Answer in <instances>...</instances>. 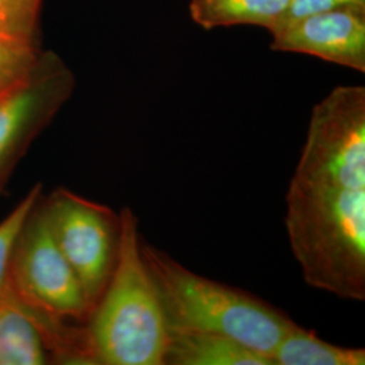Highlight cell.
<instances>
[{"instance_id":"6da1fadb","label":"cell","mask_w":365,"mask_h":365,"mask_svg":"<svg viewBox=\"0 0 365 365\" xmlns=\"http://www.w3.org/2000/svg\"><path fill=\"white\" fill-rule=\"evenodd\" d=\"M288 241L310 287L365 299V87L314 106L286 195Z\"/></svg>"},{"instance_id":"7a4b0ae2","label":"cell","mask_w":365,"mask_h":365,"mask_svg":"<svg viewBox=\"0 0 365 365\" xmlns=\"http://www.w3.org/2000/svg\"><path fill=\"white\" fill-rule=\"evenodd\" d=\"M117 264L86 331L96 364L164 365L170 325L141 252L138 220L120 210Z\"/></svg>"},{"instance_id":"3957f363","label":"cell","mask_w":365,"mask_h":365,"mask_svg":"<svg viewBox=\"0 0 365 365\" xmlns=\"http://www.w3.org/2000/svg\"><path fill=\"white\" fill-rule=\"evenodd\" d=\"M141 252L170 327L222 334L272 359L280 339L295 325L272 304L240 288L194 274L143 240Z\"/></svg>"},{"instance_id":"277c9868","label":"cell","mask_w":365,"mask_h":365,"mask_svg":"<svg viewBox=\"0 0 365 365\" xmlns=\"http://www.w3.org/2000/svg\"><path fill=\"white\" fill-rule=\"evenodd\" d=\"M41 196L14 245L6 286L25 306L64 321L91 314L78 276L58 248Z\"/></svg>"},{"instance_id":"5b68a950","label":"cell","mask_w":365,"mask_h":365,"mask_svg":"<svg viewBox=\"0 0 365 365\" xmlns=\"http://www.w3.org/2000/svg\"><path fill=\"white\" fill-rule=\"evenodd\" d=\"M42 202L54 240L78 276L92 312L117 264L119 214L63 187Z\"/></svg>"},{"instance_id":"8992f818","label":"cell","mask_w":365,"mask_h":365,"mask_svg":"<svg viewBox=\"0 0 365 365\" xmlns=\"http://www.w3.org/2000/svg\"><path fill=\"white\" fill-rule=\"evenodd\" d=\"M75 78L54 54H42L33 75L0 98V194L27 149L69 99Z\"/></svg>"},{"instance_id":"52a82bcc","label":"cell","mask_w":365,"mask_h":365,"mask_svg":"<svg viewBox=\"0 0 365 365\" xmlns=\"http://www.w3.org/2000/svg\"><path fill=\"white\" fill-rule=\"evenodd\" d=\"M274 52L300 53L365 72V6L314 14L271 33Z\"/></svg>"},{"instance_id":"ba28073f","label":"cell","mask_w":365,"mask_h":365,"mask_svg":"<svg viewBox=\"0 0 365 365\" xmlns=\"http://www.w3.org/2000/svg\"><path fill=\"white\" fill-rule=\"evenodd\" d=\"M164 364L274 365V361L222 334L170 327Z\"/></svg>"},{"instance_id":"9c48e42d","label":"cell","mask_w":365,"mask_h":365,"mask_svg":"<svg viewBox=\"0 0 365 365\" xmlns=\"http://www.w3.org/2000/svg\"><path fill=\"white\" fill-rule=\"evenodd\" d=\"M51 364L38 327L4 291L0 294V365Z\"/></svg>"},{"instance_id":"30bf717a","label":"cell","mask_w":365,"mask_h":365,"mask_svg":"<svg viewBox=\"0 0 365 365\" xmlns=\"http://www.w3.org/2000/svg\"><path fill=\"white\" fill-rule=\"evenodd\" d=\"M288 0H190V15L197 26H259L268 31L287 9Z\"/></svg>"},{"instance_id":"8fae6325","label":"cell","mask_w":365,"mask_h":365,"mask_svg":"<svg viewBox=\"0 0 365 365\" xmlns=\"http://www.w3.org/2000/svg\"><path fill=\"white\" fill-rule=\"evenodd\" d=\"M274 365H364L363 348H345L322 341L297 324L272 353Z\"/></svg>"},{"instance_id":"7c38bea8","label":"cell","mask_w":365,"mask_h":365,"mask_svg":"<svg viewBox=\"0 0 365 365\" xmlns=\"http://www.w3.org/2000/svg\"><path fill=\"white\" fill-rule=\"evenodd\" d=\"M41 57L33 37L0 34V98L25 83Z\"/></svg>"},{"instance_id":"4fadbf2b","label":"cell","mask_w":365,"mask_h":365,"mask_svg":"<svg viewBox=\"0 0 365 365\" xmlns=\"http://www.w3.org/2000/svg\"><path fill=\"white\" fill-rule=\"evenodd\" d=\"M42 196V185L34 184L13 211L0 222V294L6 286L14 245L27 215Z\"/></svg>"},{"instance_id":"5bb4252c","label":"cell","mask_w":365,"mask_h":365,"mask_svg":"<svg viewBox=\"0 0 365 365\" xmlns=\"http://www.w3.org/2000/svg\"><path fill=\"white\" fill-rule=\"evenodd\" d=\"M42 0H0V34L33 37Z\"/></svg>"},{"instance_id":"9a60e30c","label":"cell","mask_w":365,"mask_h":365,"mask_svg":"<svg viewBox=\"0 0 365 365\" xmlns=\"http://www.w3.org/2000/svg\"><path fill=\"white\" fill-rule=\"evenodd\" d=\"M346 6H365V0H288L287 9L269 33L292 25L314 14L325 13Z\"/></svg>"}]
</instances>
